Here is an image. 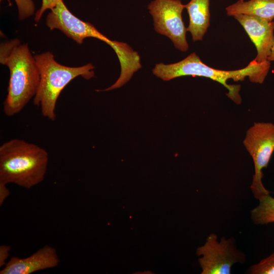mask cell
I'll list each match as a JSON object with an SVG mask.
<instances>
[{"label":"cell","mask_w":274,"mask_h":274,"mask_svg":"<svg viewBox=\"0 0 274 274\" xmlns=\"http://www.w3.org/2000/svg\"><path fill=\"white\" fill-rule=\"evenodd\" d=\"M243 144L251 156L254 165V174L250 189L254 197L260 200L269 194L263 186L262 169L266 168L274 152V124L255 122L250 127Z\"/></svg>","instance_id":"cell-5"},{"label":"cell","mask_w":274,"mask_h":274,"mask_svg":"<svg viewBox=\"0 0 274 274\" xmlns=\"http://www.w3.org/2000/svg\"><path fill=\"white\" fill-rule=\"evenodd\" d=\"M155 31L168 37L176 48L185 52L188 49L186 28L182 13L185 8L181 0H154L148 6Z\"/></svg>","instance_id":"cell-7"},{"label":"cell","mask_w":274,"mask_h":274,"mask_svg":"<svg viewBox=\"0 0 274 274\" xmlns=\"http://www.w3.org/2000/svg\"><path fill=\"white\" fill-rule=\"evenodd\" d=\"M259 201V204L251 211L253 222L259 225L274 223V198L268 194Z\"/></svg>","instance_id":"cell-13"},{"label":"cell","mask_w":274,"mask_h":274,"mask_svg":"<svg viewBox=\"0 0 274 274\" xmlns=\"http://www.w3.org/2000/svg\"><path fill=\"white\" fill-rule=\"evenodd\" d=\"M0 62L9 69L3 111L11 117L20 112L35 96L40 81V71L27 44H21L17 39L1 44Z\"/></svg>","instance_id":"cell-1"},{"label":"cell","mask_w":274,"mask_h":274,"mask_svg":"<svg viewBox=\"0 0 274 274\" xmlns=\"http://www.w3.org/2000/svg\"><path fill=\"white\" fill-rule=\"evenodd\" d=\"M209 1L191 0L185 5L189 17L187 31L191 33L194 42L202 40L210 25Z\"/></svg>","instance_id":"cell-11"},{"label":"cell","mask_w":274,"mask_h":274,"mask_svg":"<svg viewBox=\"0 0 274 274\" xmlns=\"http://www.w3.org/2000/svg\"><path fill=\"white\" fill-rule=\"evenodd\" d=\"M10 195V190L7 184L0 183V206H2L5 200Z\"/></svg>","instance_id":"cell-18"},{"label":"cell","mask_w":274,"mask_h":274,"mask_svg":"<svg viewBox=\"0 0 274 274\" xmlns=\"http://www.w3.org/2000/svg\"><path fill=\"white\" fill-rule=\"evenodd\" d=\"M228 16L246 14L272 21L274 19V0H239L226 8Z\"/></svg>","instance_id":"cell-12"},{"label":"cell","mask_w":274,"mask_h":274,"mask_svg":"<svg viewBox=\"0 0 274 274\" xmlns=\"http://www.w3.org/2000/svg\"><path fill=\"white\" fill-rule=\"evenodd\" d=\"M60 262L56 249L45 245L29 256L12 257L6 263L1 274H31L38 271L57 267Z\"/></svg>","instance_id":"cell-10"},{"label":"cell","mask_w":274,"mask_h":274,"mask_svg":"<svg viewBox=\"0 0 274 274\" xmlns=\"http://www.w3.org/2000/svg\"><path fill=\"white\" fill-rule=\"evenodd\" d=\"M250 274H274V252L259 263L251 266L247 270Z\"/></svg>","instance_id":"cell-14"},{"label":"cell","mask_w":274,"mask_h":274,"mask_svg":"<svg viewBox=\"0 0 274 274\" xmlns=\"http://www.w3.org/2000/svg\"><path fill=\"white\" fill-rule=\"evenodd\" d=\"M270 61L266 60L259 63L254 59L244 68L234 71H223L212 68L201 61L194 52L183 60L172 64L159 63L155 64L152 72L156 77L168 81L177 77L192 76L210 78L223 85L228 91L227 95L238 105L242 98L239 94L241 86L229 85L227 81H244L248 77L253 83L262 84L267 76L270 66Z\"/></svg>","instance_id":"cell-2"},{"label":"cell","mask_w":274,"mask_h":274,"mask_svg":"<svg viewBox=\"0 0 274 274\" xmlns=\"http://www.w3.org/2000/svg\"><path fill=\"white\" fill-rule=\"evenodd\" d=\"M268 60H269V61H274V45L272 47L271 52L270 55L268 58Z\"/></svg>","instance_id":"cell-19"},{"label":"cell","mask_w":274,"mask_h":274,"mask_svg":"<svg viewBox=\"0 0 274 274\" xmlns=\"http://www.w3.org/2000/svg\"><path fill=\"white\" fill-rule=\"evenodd\" d=\"M47 26L51 30L57 29L77 43L81 44L87 38H94L111 45L113 40L99 31L92 24L81 20L67 9L63 0H58L46 19Z\"/></svg>","instance_id":"cell-8"},{"label":"cell","mask_w":274,"mask_h":274,"mask_svg":"<svg viewBox=\"0 0 274 274\" xmlns=\"http://www.w3.org/2000/svg\"><path fill=\"white\" fill-rule=\"evenodd\" d=\"M234 17L243 26L256 48L257 55L254 60L259 63L268 60L274 45V22L246 14L236 15Z\"/></svg>","instance_id":"cell-9"},{"label":"cell","mask_w":274,"mask_h":274,"mask_svg":"<svg viewBox=\"0 0 274 274\" xmlns=\"http://www.w3.org/2000/svg\"><path fill=\"white\" fill-rule=\"evenodd\" d=\"M202 274H230L233 265L244 263L245 254L237 249L232 237H222L218 241L217 235L211 233L204 244L197 250Z\"/></svg>","instance_id":"cell-6"},{"label":"cell","mask_w":274,"mask_h":274,"mask_svg":"<svg viewBox=\"0 0 274 274\" xmlns=\"http://www.w3.org/2000/svg\"><path fill=\"white\" fill-rule=\"evenodd\" d=\"M18 11L20 20H24L32 16L35 11V6L32 0H15Z\"/></svg>","instance_id":"cell-15"},{"label":"cell","mask_w":274,"mask_h":274,"mask_svg":"<svg viewBox=\"0 0 274 274\" xmlns=\"http://www.w3.org/2000/svg\"><path fill=\"white\" fill-rule=\"evenodd\" d=\"M58 1V0H42L40 9L36 13L35 20L37 22H39L45 11L47 10H52L56 6Z\"/></svg>","instance_id":"cell-16"},{"label":"cell","mask_w":274,"mask_h":274,"mask_svg":"<svg viewBox=\"0 0 274 274\" xmlns=\"http://www.w3.org/2000/svg\"><path fill=\"white\" fill-rule=\"evenodd\" d=\"M40 74V81L33 97L34 105L41 108L42 115L56 119V105L60 93L73 79L81 76L89 80L94 76V66L90 63L78 67L62 65L48 51L34 55Z\"/></svg>","instance_id":"cell-4"},{"label":"cell","mask_w":274,"mask_h":274,"mask_svg":"<svg viewBox=\"0 0 274 274\" xmlns=\"http://www.w3.org/2000/svg\"><path fill=\"white\" fill-rule=\"evenodd\" d=\"M47 151L33 143L13 139L0 146V183L30 189L44 179Z\"/></svg>","instance_id":"cell-3"},{"label":"cell","mask_w":274,"mask_h":274,"mask_svg":"<svg viewBox=\"0 0 274 274\" xmlns=\"http://www.w3.org/2000/svg\"><path fill=\"white\" fill-rule=\"evenodd\" d=\"M11 247L9 245H3L0 246V267H4L6 264L7 260L9 256Z\"/></svg>","instance_id":"cell-17"}]
</instances>
